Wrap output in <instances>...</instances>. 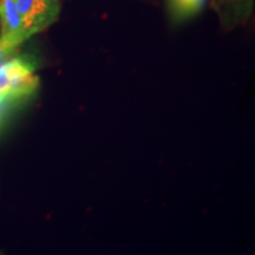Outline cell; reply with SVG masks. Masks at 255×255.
Here are the masks:
<instances>
[{
    "label": "cell",
    "mask_w": 255,
    "mask_h": 255,
    "mask_svg": "<svg viewBox=\"0 0 255 255\" xmlns=\"http://www.w3.org/2000/svg\"><path fill=\"white\" fill-rule=\"evenodd\" d=\"M207 0H165L169 19L174 25L182 24L202 11Z\"/></svg>",
    "instance_id": "277c9868"
},
{
    "label": "cell",
    "mask_w": 255,
    "mask_h": 255,
    "mask_svg": "<svg viewBox=\"0 0 255 255\" xmlns=\"http://www.w3.org/2000/svg\"><path fill=\"white\" fill-rule=\"evenodd\" d=\"M0 38L13 49H19L26 41L14 0H0Z\"/></svg>",
    "instance_id": "3957f363"
},
{
    "label": "cell",
    "mask_w": 255,
    "mask_h": 255,
    "mask_svg": "<svg viewBox=\"0 0 255 255\" xmlns=\"http://www.w3.org/2000/svg\"><path fill=\"white\" fill-rule=\"evenodd\" d=\"M17 5L24 36L31 38L52 26L62 12L60 0H14Z\"/></svg>",
    "instance_id": "6da1fadb"
},
{
    "label": "cell",
    "mask_w": 255,
    "mask_h": 255,
    "mask_svg": "<svg viewBox=\"0 0 255 255\" xmlns=\"http://www.w3.org/2000/svg\"><path fill=\"white\" fill-rule=\"evenodd\" d=\"M31 97L32 96L19 94V92L14 91L0 92V129L4 127L6 121L11 117V115Z\"/></svg>",
    "instance_id": "5b68a950"
},
{
    "label": "cell",
    "mask_w": 255,
    "mask_h": 255,
    "mask_svg": "<svg viewBox=\"0 0 255 255\" xmlns=\"http://www.w3.org/2000/svg\"><path fill=\"white\" fill-rule=\"evenodd\" d=\"M255 0H210V7L218 15L220 27L229 32L244 26L254 11Z\"/></svg>",
    "instance_id": "7a4b0ae2"
},
{
    "label": "cell",
    "mask_w": 255,
    "mask_h": 255,
    "mask_svg": "<svg viewBox=\"0 0 255 255\" xmlns=\"http://www.w3.org/2000/svg\"><path fill=\"white\" fill-rule=\"evenodd\" d=\"M19 52V49H13V47H9L6 45V44L2 41L1 38H0V65L2 63H5L6 60L17 55Z\"/></svg>",
    "instance_id": "8992f818"
}]
</instances>
